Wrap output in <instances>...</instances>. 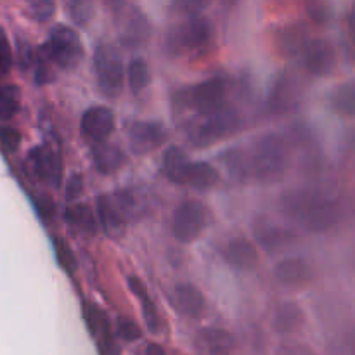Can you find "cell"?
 Masks as SVG:
<instances>
[{"instance_id": "1", "label": "cell", "mask_w": 355, "mask_h": 355, "mask_svg": "<svg viewBox=\"0 0 355 355\" xmlns=\"http://www.w3.org/2000/svg\"><path fill=\"white\" fill-rule=\"evenodd\" d=\"M281 210L311 232H326L338 222V201L318 189H293L281 200Z\"/></svg>"}, {"instance_id": "2", "label": "cell", "mask_w": 355, "mask_h": 355, "mask_svg": "<svg viewBox=\"0 0 355 355\" xmlns=\"http://www.w3.org/2000/svg\"><path fill=\"white\" fill-rule=\"evenodd\" d=\"M288 168L286 142L277 134H266L253 144L248 159V172L259 182L276 184L283 180Z\"/></svg>"}, {"instance_id": "3", "label": "cell", "mask_w": 355, "mask_h": 355, "mask_svg": "<svg viewBox=\"0 0 355 355\" xmlns=\"http://www.w3.org/2000/svg\"><path fill=\"white\" fill-rule=\"evenodd\" d=\"M227 97V82L222 76H211L198 85L186 87L173 94V106L179 110H194L208 114L224 106Z\"/></svg>"}, {"instance_id": "4", "label": "cell", "mask_w": 355, "mask_h": 355, "mask_svg": "<svg viewBox=\"0 0 355 355\" xmlns=\"http://www.w3.org/2000/svg\"><path fill=\"white\" fill-rule=\"evenodd\" d=\"M203 116L205 120L194 125L189 132L191 142L198 148H208L232 137L243 125L241 116L234 107L222 106L214 113Z\"/></svg>"}, {"instance_id": "5", "label": "cell", "mask_w": 355, "mask_h": 355, "mask_svg": "<svg viewBox=\"0 0 355 355\" xmlns=\"http://www.w3.org/2000/svg\"><path fill=\"white\" fill-rule=\"evenodd\" d=\"M42 51H44V58L51 64L66 71L75 69L83 59V45L78 33L64 24L52 28Z\"/></svg>"}, {"instance_id": "6", "label": "cell", "mask_w": 355, "mask_h": 355, "mask_svg": "<svg viewBox=\"0 0 355 355\" xmlns=\"http://www.w3.org/2000/svg\"><path fill=\"white\" fill-rule=\"evenodd\" d=\"M214 38V28L207 17L191 16L179 26L172 28V31L166 37V51L170 54H191V52H200L210 45Z\"/></svg>"}, {"instance_id": "7", "label": "cell", "mask_w": 355, "mask_h": 355, "mask_svg": "<svg viewBox=\"0 0 355 355\" xmlns=\"http://www.w3.org/2000/svg\"><path fill=\"white\" fill-rule=\"evenodd\" d=\"M94 71L101 92L110 99H116L123 90L125 69L121 55L113 45H99L94 52Z\"/></svg>"}, {"instance_id": "8", "label": "cell", "mask_w": 355, "mask_h": 355, "mask_svg": "<svg viewBox=\"0 0 355 355\" xmlns=\"http://www.w3.org/2000/svg\"><path fill=\"white\" fill-rule=\"evenodd\" d=\"M207 208L198 200L182 201L172 215V234L179 243L189 245L203 234L207 227Z\"/></svg>"}, {"instance_id": "9", "label": "cell", "mask_w": 355, "mask_h": 355, "mask_svg": "<svg viewBox=\"0 0 355 355\" xmlns=\"http://www.w3.org/2000/svg\"><path fill=\"white\" fill-rule=\"evenodd\" d=\"M26 170L38 182L59 186L62 179V165L58 153L49 146H37L26 156Z\"/></svg>"}, {"instance_id": "10", "label": "cell", "mask_w": 355, "mask_h": 355, "mask_svg": "<svg viewBox=\"0 0 355 355\" xmlns=\"http://www.w3.org/2000/svg\"><path fill=\"white\" fill-rule=\"evenodd\" d=\"M127 137L134 155H148L165 144L168 132L159 121H134L128 127Z\"/></svg>"}, {"instance_id": "11", "label": "cell", "mask_w": 355, "mask_h": 355, "mask_svg": "<svg viewBox=\"0 0 355 355\" xmlns=\"http://www.w3.org/2000/svg\"><path fill=\"white\" fill-rule=\"evenodd\" d=\"M300 103V83L293 73H281L272 83L269 94V111L272 114H288L297 110Z\"/></svg>"}, {"instance_id": "12", "label": "cell", "mask_w": 355, "mask_h": 355, "mask_svg": "<svg viewBox=\"0 0 355 355\" xmlns=\"http://www.w3.org/2000/svg\"><path fill=\"white\" fill-rule=\"evenodd\" d=\"M114 130V114L106 106H92L83 113L80 121V134L90 146L101 144L110 139Z\"/></svg>"}, {"instance_id": "13", "label": "cell", "mask_w": 355, "mask_h": 355, "mask_svg": "<svg viewBox=\"0 0 355 355\" xmlns=\"http://www.w3.org/2000/svg\"><path fill=\"white\" fill-rule=\"evenodd\" d=\"M304 64L311 75L328 76L336 68V51L331 42L324 38H315L307 42L304 47Z\"/></svg>"}, {"instance_id": "14", "label": "cell", "mask_w": 355, "mask_h": 355, "mask_svg": "<svg viewBox=\"0 0 355 355\" xmlns=\"http://www.w3.org/2000/svg\"><path fill=\"white\" fill-rule=\"evenodd\" d=\"M118 24H120V40L130 49L141 47L151 37L149 19L135 7H130L127 10L121 9Z\"/></svg>"}, {"instance_id": "15", "label": "cell", "mask_w": 355, "mask_h": 355, "mask_svg": "<svg viewBox=\"0 0 355 355\" xmlns=\"http://www.w3.org/2000/svg\"><path fill=\"white\" fill-rule=\"evenodd\" d=\"M274 277L279 284L286 288H304L314 279V270L311 263L304 259H286L281 260L274 267Z\"/></svg>"}, {"instance_id": "16", "label": "cell", "mask_w": 355, "mask_h": 355, "mask_svg": "<svg viewBox=\"0 0 355 355\" xmlns=\"http://www.w3.org/2000/svg\"><path fill=\"white\" fill-rule=\"evenodd\" d=\"M170 302L177 312L191 319L201 318L207 307L203 293L191 283L177 284L170 295Z\"/></svg>"}, {"instance_id": "17", "label": "cell", "mask_w": 355, "mask_h": 355, "mask_svg": "<svg viewBox=\"0 0 355 355\" xmlns=\"http://www.w3.org/2000/svg\"><path fill=\"white\" fill-rule=\"evenodd\" d=\"M194 345L201 355H231L234 338L220 328H203L194 336Z\"/></svg>"}, {"instance_id": "18", "label": "cell", "mask_w": 355, "mask_h": 355, "mask_svg": "<svg viewBox=\"0 0 355 355\" xmlns=\"http://www.w3.org/2000/svg\"><path fill=\"white\" fill-rule=\"evenodd\" d=\"M253 231H255V238L259 245L269 253H276L288 248V245L293 239V234L290 231L267 220V218H259L253 225Z\"/></svg>"}, {"instance_id": "19", "label": "cell", "mask_w": 355, "mask_h": 355, "mask_svg": "<svg viewBox=\"0 0 355 355\" xmlns=\"http://www.w3.org/2000/svg\"><path fill=\"white\" fill-rule=\"evenodd\" d=\"M224 257L229 266L238 270H250L259 263V250L246 238L231 239L225 246Z\"/></svg>"}, {"instance_id": "20", "label": "cell", "mask_w": 355, "mask_h": 355, "mask_svg": "<svg viewBox=\"0 0 355 355\" xmlns=\"http://www.w3.org/2000/svg\"><path fill=\"white\" fill-rule=\"evenodd\" d=\"M97 224L103 227L104 234L110 236L111 239H120L125 234L127 222L114 207L111 196L97 198Z\"/></svg>"}, {"instance_id": "21", "label": "cell", "mask_w": 355, "mask_h": 355, "mask_svg": "<svg viewBox=\"0 0 355 355\" xmlns=\"http://www.w3.org/2000/svg\"><path fill=\"white\" fill-rule=\"evenodd\" d=\"M114 207L125 218V222L141 220L146 214H148V198L142 196L135 189H118L116 193L111 196Z\"/></svg>"}, {"instance_id": "22", "label": "cell", "mask_w": 355, "mask_h": 355, "mask_svg": "<svg viewBox=\"0 0 355 355\" xmlns=\"http://www.w3.org/2000/svg\"><path fill=\"white\" fill-rule=\"evenodd\" d=\"M90 155H92L94 166L103 175H110V173L118 172L127 163L125 153L121 149H118L116 146L107 144V142H101V144L92 146Z\"/></svg>"}, {"instance_id": "23", "label": "cell", "mask_w": 355, "mask_h": 355, "mask_svg": "<svg viewBox=\"0 0 355 355\" xmlns=\"http://www.w3.org/2000/svg\"><path fill=\"white\" fill-rule=\"evenodd\" d=\"M128 288H130L132 293H134L135 297L139 298V302H141L142 318H144L148 329L153 333H158L159 329H162V319H159L158 309H156L151 295L148 293V288L144 286V283H142L137 276L128 277Z\"/></svg>"}, {"instance_id": "24", "label": "cell", "mask_w": 355, "mask_h": 355, "mask_svg": "<svg viewBox=\"0 0 355 355\" xmlns=\"http://www.w3.org/2000/svg\"><path fill=\"white\" fill-rule=\"evenodd\" d=\"M64 218L75 231L80 234L94 238L97 234V217L94 215V210L85 203H73L66 208Z\"/></svg>"}, {"instance_id": "25", "label": "cell", "mask_w": 355, "mask_h": 355, "mask_svg": "<svg viewBox=\"0 0 355 355\" xmlns=\"http://www.w3.org/2000/svg\"><path fill=\"white\" fill-rule=\"evenodd\" d=\"M218 184V172L208 162H191L186 173L184 186H191L198 191H210Z\"/></svg>"}, {"instance_id": "26", "label": "cell", "mask_w": 355, "mask_h": 355, "mask_svg": "<svg viewBox=\"0 0 355 355\" xmlns=\"http://www.w3.org/2000/svg\"><path fill=\"white\" fill-rule=\"evenodd\" d=\"M191 159L187 158L186 153L177 146H172L165 151L163 156V172H165L166 179L173 184H180L182 186L186 182V173L189 168Z\"/></svg>"}, {"instance_id": "27", "label": "cell", "mask_w": 355, "mask_h": 355, "mask_svg": "<svg viewBox=\"0 0 355 355\" xmlns=\"http://www.w3.org/2000/svg\"><path fill=\"white\" fill-rule=\"evenodd\" d=\"M302 324H304V312L293 302H286V304L281 305L274 315V328L284 335L298 331Z\"/></svg>"}, {"instance_id": "28", "label": "cell", "mask_w": 355, "mask_h": 355, "mask_svg": "<svg viewBox=\"0 0 355 355\" xmlns=\"http://www.w3.org/2000/svg\"><path fill=\"white\" fill-rule=\"evenodd\" d=\"M329 106L336 114L345 118H352L355 111V90L354 83L338 85L329 96Z\"/></svg>"}, {"instance_id": "29", "label": "cell", "mask_w": 355, "mask_h": 355, "mask_svg": "<svg viewBox=\"0 0 355 355\" xmlns=\"http://www.w3.org/2000/svg\"><path fill=\"white\" fill-rule=\"evenodd\" d=\"M127 82L128 89H130V92L134 96L141 94L149 85V82H151V69H149V64L146 62V59L134 58L128 62Z\"/></svg>"}, {"instance_id": "30", "label": "cell", "mask_w": 355, "mask_h": 355, "mask_svg": "<svg viewBox=\"0 0 355 355\" xmlns=\"http://www.w3.org/2000/svg\"><path fill=\"white\" fill-rule=\"evenodd\" d=\"M307 45V31L302 26H288L277 37V49L284 55H295Z\"/></svg>"}, {"instance_id": "31", "label": "cell", "mask_w": 355, "mask_h": 355, "mask_svg": "<svg viewBox=\"0 0 355 355\" xmlns=\"http://www.w3.org/2000/svg\"><path fill=\"white\" fill-rule=\"evenodd\" d=\"M21 110V90L17 85H0V121H9Z\"/></svg>"}, {"instance_id": "32", "label": "cell", "mask_w": 355, "mask_h": 355, "mask_svg": "<svg viewBox=\"0 0 355 355\" xmlns=\"http://www.w3.org/2000/svg\"><path fill=\"white\" fill-rule=\"evenodd\" d=\"M52 241H54V250H55V257H58L59 266H61L69 276H73V274L76 272V269H78V262H76L75 253H73V250L69 248V245L64 241V239L54 238Z\"/></svg>"}, {"instance_id": "33", "label": "cell", "mask_w": 355, "mask_h": 355, "mask_svg": "<svg viewBox=\"0 0 355 355\" xmlns=\"http://www.w3.org/2000/svg\"><path fill=\"white\" fill-rule=\"evenodd\" d=\"M55 12L54 0H26V14L33 21L47 23Z\"/></svg>"}, {"instance_id": "34", "label": "cell", "mask_w": 355, "mask_h": 355, "mask_svg": "<svg viewBox=\"0 0 355 355\" xmlns=\"http://www.w3.org/2000/svg\"><path fill=\"white\" fill-rule=\"evenodd\" d=\"M69 17L78 26H87L94 17V0H69Z\"/></svg>"}, {"instance_id": "35", "label": "cell", "mask_w": 355, "mask_h": 355, "mask_svg": "<svg viewBox=\"0 0 355 355\" xmlns=\"http://www.w3.org/2000/svg\"><path fill=\"white\" fill-rule=\"evenodd\" d=\"M305 12L315 24H326L331 19V3L329 0H305Z\"/></svg>"}, {"instance_id": "36", "label": "cell", "mask_w": 355, "mask_h": 355, "mask_svg": "<svg viewBox=\"0 0 355 355\" xmlns=\"http://www.w3.org/2000/svg\"><path fill=\"white\" fill-rule=\"evenodd\" d=\"M116 333L125 342H137L142 336V331L137 326V322H134L128 318H123V315L116 319Z\"/></svg>"}, {"instance_id": "37", "label": "cell", "mask_w": 355, "mask_h": 355, "mask_svg": "<svg viewBox=\"0 0 355 355\" xmlns=\"http://www.w3.org/2000/svg\"><path fill=\"white\" fill-rule=\"evenodd\" d=\"M10 66H12V52H10L9 38L3 28L0 26V78H3L10 71Z\"/></svg>"}, {"instance_id": "38", "label": "cell", "mask_w": 355, "mask_h": 355, "mask_svg": "<svg viewBox=\"0 0 355 355\" xmlns=\"http://www.w3.org/2000/svg\"><path fill=\"white\" fill-rule=\"evenodd\" d=\"M0 144L7 153H16L21 146V134L12 127H0Z\"/></svg>"}, {"instance_id": "39", "label": "cell", "mask_w": 355, "mask_h": 355, "mask_svg": "<svg viewBox=\"0 0 355 355\" xmlns=\"http://www.w3.org/2000/svg\"><path fill=\"white\" fill-rule=\"evenodd\" d=\"M225 168L236 179H243V175H246V172H248V165L238 151H231L225 156Z\"/></svg>"}, {"instance_id": "40", "label": "cell", "mask_w": 355, "mask_h": 355, "mask_svg": "<svg viewBox=\"0 0 355 355\" xmlns=\"http://www.w3.org/2000/svg\"><path fill=\"white\" fill-rule=\"evenodd\" d=\"M83 194V177L80 173H71L64 184V198L68 203H75Z\"/></svg>"}, {"instance_id": "41", "label": "cell", "mask_w": 355, "mask_h": 355, "mask_svg": "<svg viewBox=\"0 0 355 355\" xmlns=\"http://www.w3.org/2000/svg\"><path fill=\"white\" fill-rule=\"evenodd\" d=\"M172 3L175 7V10H179V12L196 16V14H200L210 3V0H172Z\"/></svg>"}, {"instance_id": "42", "label": "cell", "mask_w": 355, "mask_h": 355, "mask_svg": "<svg viewBox=\"0 0 355 355\" xmlns=\"http://www.w3.org/2000/svg\"><path fill=\"white\" fill-rule=\"evenodd\" d=\"M37 208L40 211L42 218L44 220H52V215H54V203H52L49 198H38L37 200Z\"/></svg>"}, {"instance_id": "43", "label": "cell", "mask_w": 355, "mask_h": 355, "mask_svg": "<svg viewBox=\"0 0 355 355\" xmlns=\"http://www.w3.org/2000/svg\"><path fill=\"white\" fill-rule=\"evenodd\" d=\"M137 355H170L163 347H159L158 343H146L141 347Z\"/></svg>"}, {"instance_id": "44", "label": "cell", "mask_w": 355, "mask_h": 355, "mask_svg": "<svg viewBox=\"0 0 355 355\" xmlns=\"http://www.w3.org/2000/svg\"><path fill=\"white\" fill-rule=\"evenodd\" d=\"M229 2H236V0H229Z\"/></svg>"}]
</instances>
